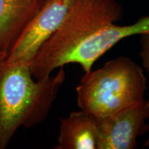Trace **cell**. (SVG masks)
Masks as SVG:
<instances>
[{
    "instance_id": "6da1fadb",
    "label": "cell",
    "mask_w": 149,
    "mask_h": 149,
    "mask_svg": "<svg viewBox=\"0 0 149 149\" xmlns=\"http://www.w3.org/2000/svg\"><path fill=\"white\" fill-rule=\"evenodd\" d=\"M65 79L64 66L55 75L36 79L29 63L0 61V149L8 147L19 128L46 120Z\"/></svg>"
},
{
    "instance_id": "7a4b0ae2",
    "label": "cell",
    "mask_w": 149,
    "mask_h": 149,
    "mask_svg": "<svg viewBox=\"0 0 149 149\" xmlns=\"http://www.w3.org/2000/svg\"><path fill=\"white\" fill-rule=\"evenodd\" d=\"M146 79L131 59L117 57L85 72L76 91L81 111L93 117L114 114L144 100Z\"/></svg>"
},
{
    "instance_id": "3957f363",
    "label": "cell",
    "mask_w": 149,
    "mask_h": 149,
    "mask_svg": "<svg viewBox=\"0 0 149 149\" xmlns=\"http://www.w3.org/2000/svg\"><path fill=\"white\" fill-rule=\"evenodd\" d=\"M122 15L116 0H75L58 29L41 46L31 61L33 77L41 79L64 66L69 54L91 35Z\"/></svg>"
},
{
    "instance_id": "277c9868",
    "label": "cell",
    "mask_w": 149,
    "mask_h": 149,
    "mask_svg": "<svg viewBox=\"0 0 149 149\" xmlns=\"http://www.w3.org/2000/svg\"><path fill=\"white\" fill-rule=\"evenodd\" d=\"M97 149H135L137 138L149 130V107L144 100L114 114L94 117Z\"/></svg>"
},
{
    "instance_id": "5b68a950",
    "label": "cell",
    "mask_w": 149,
    "mask_h": 149,
    "mask_svg": "<svg viewBox=\"0 0 149 149\" xmlns=\"http://www.w3.org/2000/svg\"><path fill=\"white\" fill-rule=\"evenodd\" d=\"M75 0H44L35 15L8 52L6 59L31 64L37 51L58 29Z\"/></svg>"
},
{
    "instance_id": "8992f818",
    "label": "cell",
    "mask_w": 149,
    "mask_h": 149,
    "mask_svg": "<svg viewBox=\"0 0 149 149\" xmlns=\"http://www.w3.org/2000/svg\"><path fill=\"white\" fill-rule=\"evenodd\" d=\"M149 34V17L139 19L136 23L118 26L112 23L101 28L73 50L64 61V65L75 63L81 65L85 72L92 70L93 65L101 56L126 37Z\"/></svg>"
},
{
    "instance_id": "52a82bcc",
    "label": "cell",
    "mask_w": 149,
    "mask_h": 149,
    "mask_svg": "<svg viewBox=\"0 0 149 149\" xmlns=\"http://www.w3.org/2000/svg\"><path fill=\"white\" fill-rule=\"evenodd\" d=\"M44 0H0V51L8 55Z\"/></svg>"
},
{
    "instance_id": "ba28073f",
    "label": "cell",
    "mask_w": 149,
    "mask_h": 149,
    "mask_svg": "<svg viewBox=\"0 0 149 149\" xmlns=\"http://www.w3.org/2000/svg\"><path fill=\"white\" fill-rule=\"evenodd\" d=\"M55 149H97L95 118L83 111L60 119Z\"/></svg>"
},
{
    "instance_id": "9c48e42d",
    "label": "cell",
    "mask_w": 149,
    "mask_h": 149,
    "mask_svg": "<svg viewBox=\"0 0 149 149\" xmlns=\"http://www.w3.org/2000/svg\"><path fill=\"white\" fill-rule=\"evenodd\" d=\"M140 56L142 59L143 65L145 67V68L149 71V51L144 48H141V51L140 52ZM147 106L149 107V100L148 102H146ZM149 146V137L147 139V140L145 142L144 145V148H146V147Z\"/></svg>"
},
{
    "instance_id": "30bf717a",
    "label": "cell",
    "mask_w": 149,
    "mask_h": 149,
    "mask_svg": "<svg viewBox=\"0 0 149 149\" xmlns=\"http://www.w3.org/2000/svg\"><path fill=\"white\" fill-rule=\"evenodd\" d=\"M140 42L141 48H144L149 51V34H144L140 35Z\"/></svg>"
},
{
    "instance_id": "8fae6325",
    "label": "cell",
    "mask_w": 149,
    "mask_h": 149,
    "mask_svg": "<svg viewBox=\"0 0 149 149\" xmlns=\"http://www.w3.org/2000/svg\"><path fill=\"white\" fill-rule=\"evenodd\" d=\"M6 57H7L6 53H5V52H3L2 51H0V61L6 59Z\"/></svg>"
}]
</instances>
